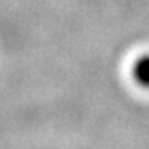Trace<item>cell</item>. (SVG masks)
<instances>
[{
    "label": "cell",
    "instance_id": "obj_1",
    "mask_svg": "<svg viewBox=\"0 0 149 149\" xmlns=\"http://www.w3.org/2000/svg\"><path fill=\"white\" fill-rule=\"evenodd\" d=\"M130 74L138 87L149 91V52H143L133 60Z\"/></svg>",
    "mask_w": 149,
    "mask_h": 149
}]
</instances>
